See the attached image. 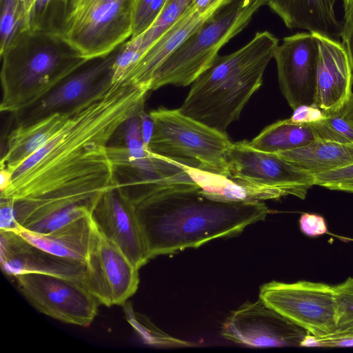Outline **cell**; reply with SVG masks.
<instances>
[{"instance_id": "6da1fadb", "label": "cell", "mask_w": 353, "mask_h": 353, "mask_svg": "<svg viewBox=\"0 0 353 353\" xmlns=\"http://www.w3.org/2000/svg\"><path fill=\"white\" fill-rule=\"evenodd\" d=\"M150 87L116 83L101 98L74 112L41 149L12 172L1 199L41 196L92 201L115 187L107 147L131 117L144 110Z\"/></svg>"}, {"instance_id": "7a4b0ae2", "label": "cell", "mask_w": 353, "mask_h": 353, "mask_svg": "<svg viewBox=\"0 0 353 353\" xmlns=\"http://www.w3.org/2000/svg\"><path fill=\"white\" fill-rule=\"evenodd\" d=\"M148 259L232 237L270 213L262 201H223L199 186L169 189L132 203Z\"/></svg>"}, {"instance_id": "3957f363", "label": "cell", "mask_w": 353, "mask_h": 353, "mask_svg": "<svg viewBox=\"0 0 353 353\" xmlns=\"http://www.w3.org/2000/svg\"><path fill=\"white\" fill-rule=\"evenodd\" d=\"M278 46L279 39L265 30L256 32L233 53L218 56L192 83L179 111L226 133L261 86L264 71Z\"/></svg>"}, {"instance_id": "277c9868", "label": "cell", "mask_w": 353, "mask_h": 353, "mask_svg": "<svg viewBox=\"0 0 353 353\" xmlns=\"http://www.w3.org/2000/svg\"><path fill=\"white\" fill-rule=\"evenodd\" d=\"M1 112L37 101L88 61L57 31L26 29L0 54Z\"/></svg>"}, {"instance_id": "5b68a950", "label": "cell", "mask_w": 353, "mask_h": 353, "mask_svg": "<svg viewBox=\"0 0 353 353\" xmlns=\"http://www.w3.org/2000/svg\"><path fill=\"white\" fill-rule=\"evenodd\" d=\"M267 0H234L190 35L157 68L150 91L188 86L209 68L219 50L242 31Z\"/></svg>"}, {"instance_id": "8992f818", "label": "cell", "mask_w": 353, "mask_h": 353, "mask_svg": "<svg viewBox=\"0 0 353 353\" xmlns=\"http://www.w3.org/2000/svg\"><path fill=\"white\" fill-rule=\"evenodd\" d=\"M123 145H108L115 186L134 203L169 189L199 186L187 167L156 154L145 146L140 114L121 126Z\"/></svg>"}, {"instance_id": "52a82bcc", "label": "cell", "mask_w": 353, "mask_h": 353, "mask_svg": "<svg viewBox=\"0 0 353 353\" xmlns=\"http://www.w3.org/2000/svg\"><path fill=\"white\" fill-rule=\"evenodd\" d=\"M149 114L154 121L150 151L188 168L228 176L227 156L232 142L227 133L179 109L160 108Z\"/></svg>"}, {"instance_id": "ba28073f", "label": "cell", "mask_w": 353, "mask_h": 353, "mask_svg": "<svg viewBox=\"0 0 353 353\" xmlns=\"http://www.w3.org/2000/svg\"><path fill=\"white\" fill-rule=\"evenodd\" d=\"M228 176L248 192L252 201L293 195L304 199L314 176L246 140L232 143L227 156Z\"/></svg>"}, {"instance_id": "9c48e42d", "label": "cell", "mask_w": 353, "mask_h": 353, "mask_svg": "<svg viewBox=\"0 0 353 353\" xmlns=\"http://www.w3.org/2000/svg\"><path fill=\"white\" fill-rule=\"evenodd\" d=\"M122 44L105 56L88 61L37 101L14 113L17 126L54 114H73L103 96L113 85L112 65Z\"/></svg>"}, {"instance_id": "30bf717a", "label": "cell", "mask_w": 353, "mask_h": 353, "mask_svg": "<svg viewBox=\"0 0 353 353\" xmlns=\"http://www.w3.org/2000/svg\"><path fill=\"white\" fill-rule=\"evenodd\" d=\"M134 1L118 0L70 13L61 34L87 60L105 56L131 38Z\"/></svg>"}, {"instance_id": "8fae6325", "label": "cell", "mask_w": 353, "mask_h": 353, "mask_svg": "<svg viewBox=\"0 0 353 353\" xmlns=\"http://www.w3.org/2000/svg\"><path fill=\"white\" fill-rule=\"evenodd\" d=\"M259 298L315 338L336 332L333 286L301 281H272L261 286Z\"/></svg>"}, {"instance_id": "7c38bea8", "label": "cell", "mask_w": 353, "mask_h": 353, "mask_svg": "<svg viewBox=\"0 0 353 353\" xmlns=\"http://www.w3.org/2000/svg\"><path fill=\"white\" fill-rule=\"evenodd\" d=\"M23 296L39 312L65 323L88 327L99 302L81 282L42 273L13 276Z\"/></svg>"}, {"instance_id": "4fadbf2b", "label": "cell", "mask_w": 353, "mask_h": 353, "mask_svg": "<svg viewBox=\"0 0 353 353\" xmlns=\"http://www.w3.org/2000/svg\"><path fill=\"white\" fill-rule=\"evenodd\" d=\"M83 285L107 307L122 305L137 292L139 270L92 222Z\"/></svg>"}, {"instance_id": "5bb4252c", "label": "cell", "mask_w": 353, "mask_h": 353, "mask_svg": "<svg viewBox=\"0 0 353 353\" xmlns=\"http://www.w3.org/2000/svg\"><path fill=\"white\" fill-rule=\"evenodd\" d=\"M221 333L229 341L252 347L303 346L309 334L259 298L232 311Z\"/></svg>"}, {"instance_id": "9a60e30c", "label": "cell", "mask_w": 353, "mask_h": 353, "mask_svg": "<svg viewBox=\"0 0 353 353\" xmlns=\"http://www.w3.org/2000/svg\"><path fill=\"white\" fill-rule=\"evenodd\" d=\"M318 54L317 42L311 32L284 37L274 51L279 87L292 110L314 103Z\"/></svg>"}, {"instance_id": "2e32d148", "label": "cell", "mask_w": 353, "mask_h": 353, "mask_svg": "<svg viewBox=\"0 0 353 353\" xmlns=\"http://www.w3.org/2000/svg\"><path fill=\"white\" fill-rule=\"evenodd\" d=\"M91 218L97 229L138 269L150 261L134 207L118 188L102 194Z\"/></svg>"}, {"instance_id": "e0dca14e", "label": "cell", "mask_w": 353, "mask_h": 353, "mask_svg": "<svg viewBox=\"0 0 353 353\" xmlns=\"http://www.w3.org/2000/svg\"><path fill=\"white\" fill-rule=\"evenodd\" d=\"M0 242L1 264L6 274L13 277L23 273H42L83 283L85 262L47 252L14 231L0 230Z\"/></svg>"}, {"instance_id": "ac0fdd59", "label": "cell", "mask_w": 353, "mask_h": 353, "mask_svg": "<svg viewBox=\"0 0 353 353\" xmlns=\"http://www.w3.org/2000/svg\"><path fill=\"white\" fill-rule=\"evenodd\" d=\"M313 34L319 50L314 105L325 113H338L353 93L350 59L342 43L321 34Z\"/></svg>"}, {"instance_id": "d6986e66", "label": "cell", "mask_w": 353, "mask_h": 353, "mask_svg": "<svg viewBox=\"0 0 353 353\" xmlns=\"http://www.w3.org/2000/svg\"><path fill=\"white\" fill-rule=\"evenodd\" d=\"M217 12L201 13L194 4L147 50L122 82L150 86L157 68L194 32Z\"/></svg>"}, {"instance_id": "ffe728a7", "label": "cell", "mask_w": 353, "mask_h": 353, "mask_svg": "<svg viewBox=\"0 0 353 353\" xmlns=\"http://www.w3.org/2000/svg\"><path fill=\"white\" fill-rule=\"evenodd\" d=\"M336 0H267L287 28L305 29L332 38L341 37L342 23L334 12Z\"/></svg>"}, {"instance_id": "44dd1931", "label": "cell", "mask_w": 353, "mask_h": 353, "mask_svg": "<svg viewBox=\"0 0 353 353\" xmlns=\"http://www.w3.org/2000/svg\"><path fill=\"white\" fill-rule=\"evenodd\" d=\"M72 114H54L26 125L17 126L7 137L0 168L12 172L46 145Z\"/></svg>"}, {"instance_id": "7402d4cb", "label": "cell", "mask_w": 353, "mask_h": 353, "mask_svg": "<svg viewBox=\"0 0 353 353\" xmlns=\"http://www.w3.org/2000/svg\"><path fill=\"white\" fill-rule=\"evenodd\" d=\"M92 230L91 214H88L48 233H36L23 230L17 232L31 243L47 252L85 262Z\"/></svg>"}, {"instance_id": "603a6c76", "label": "cell", "mask_w": 353, "mask_h": 353, "mask_svg": "<svg viewBox=\"0 0 353 353\" xmlns=\"http://www.w3.org/2000/svg\"><path fill=\"white\" fill-rule=\"evenodd\" d=\"M274 154L314 176L353 163V143L316 139L302 147Z\"/></svg>"}, {"instance_id": "cb8c5ba5", "label": "cell", "mask_w": 353, "mask_h": 353, "mask_svg": "<svg viewBox=\"0 0 353 353\" xmlns=\"http://www.w3.org/2000/svg\"><path fill=\"white\" fill-rule=\"evenodd\" d=\"M314 140L309 124L296 123L288 118L266 126L250 143L257 150L278 153L302 147Z\"/></svg>"}, {"instance_id": "d4e9b609", "label": "cell", "mask_w": 353, "mask_h": 353, "mask_svg": "<svg viewBox=\"0 0 353 353\" xmlns=\"http://www.w3.org/2000/svg\"><path fill=\"white\" fill-rule=\"evenodd\" d=\"M195 0H168L162 11L143 34L140 51L143 54L165 31L174 24L193 6Z\"/></svg>"}, {"instance_id": "484cf974", "label": "cell", "mask_w": 353, "mask_h": 353, "mask_svg": "<svg viewBox=\"0 0 353 353\" xmlns=\"http://www.w3.org/2000/svg\"><path fill=\"white\" fill-rule=\"evenodd\" d=\"M0 54L27 29L22 0H0Z\"/></svg>"}, {"instance_id": "4316f807", "label": "cell", "mask_w": 353, "mask_h": 353, "mask_svg": "<svg viewBox=\"0 0 353 353\" xmlns=\"http://www.w3.org/2000/svg\"><path fill=\"white\" fill-rule=\"evenodd\" d=\"M127 321L145 343L157 346H191L188 341L172 337L156 327L145 316L134 311L127 302L121 305Z\"/></svg>"}, {"instance_id": "83f0119b", "label": "cell", "mask_w": 353, "mask_h": 353, "mask_svg": "<svg viewBox=\"0 0 353 353\" xmlns=\"http://www.w3.org/2000/svg\"><path fill=\"white\" fill-rule=\"evenodd\" d=\"M71 1L35 0L28 29L57 31L53 22L54 21L61 32V27L57 22L59 19L56 16L60 14L65 20Z\"/></svg>"}, {"instance_id": "f1b7e54d", "label": "cell", "mask_w": 353, "mask_h": 353, "mask_svg": "<svg viewBox=\"0 0 353 353\" xmlns=\"http://www.w3.org/2000/svg\"><path fill=\"white\" fill-rule=\"evenodd\" d=\"M315 139L353 143V127L338 113H325L322 119L309 123Z\"/></svg>"}, {"instance_id": "f546056e", "label": "cell", "mask_w": 353, "mask_h": 353, "mask_svg": "<svg viewBox=\"0 0 353 353\" xmlns=\"http://www.w3.org/2000/svg\"><path fill=\"white\" fill-rule=\"evenodd\" d=\"M336 330L334 333L353 332V278L333 286ZM334 334V333H333Z\"/></svg>"}, {"instance_id": "4dcf8cb0", "label": "cell", "mask_w": 353, "mask_h": 353, "mask_svg": "<svg viewBox=\"0 0 353 353\" xmlns=\"http://www.w3.org/2000/svg\"><path fill=\"white\" fill-rule=\"evenodd\" d=\"M141 40L139 37L124 42L112 65V83L122 82L128 71L141 58Z\"/></svg>"}, {"instance_id": "1f68e13d", "label": "cell", "mask_w": 353, "mask_h": 353, "mask_svg": "<svg viewBox=\"0 0 353 353\" xmlns=\"http://www.w3.org/2000/svg\"><path fill=\"white\" fill-rule=\"evenodd\" d=\"M314 185L353 193V163L314 175Z\"/></svg>"}, {"instance_id": "d6a6232c", "label": "cell", "mask_w": 353, "mask_h": 353, "mask_svg": "<svg viewBox=\"0 0 353 353\" xmlns=\"http://www.w3.org/2000/svg\"><path fill=\"white\" fill-rule=\"evenodd\" d=\"M303 346L352 347L353 332L334 333L323 338H315L308 334Z\"/></svg>"}, {"instance_id": "836d02e7", "label": "cell", "mask_w": 353, "mask_h": 353, "mask_svg": "<svg viewBox=\"0 0 353 353\" xmlns=\"http://www.w3.org/2000/svg\"><path fill=\"white\" fill-rule=\"evenodd\" d=\"M301 230L306 235L316 236L327 232L326 223L323 216L310 213H303L299 219Z\"/></svg>"}, {"instance_id": "e575fe53", "label": "cell", "mask_w": 353, "mask_h": 353, "mask_svg": "<svg viewBox=\"0 0 353 353\" xmlns=\"http://www.w3.org/2000/svg\"><path fill=\"white\" fill-rule=\"evenodd\" d=\"M341 37L343 40L342 44L349 57L353 74V3L345 9Z\"/></svg>"}, {"instance_id": "d590c367", "label": "cell", "mask_w": 353, "mask_h": 353, "mask_svg": "<svg viewBox=\"0 0 353 353\" xmlns=\"http://www.w3.org/2000/svg\"><path fill=\"white\" fill-rule=\"evenodd\" d=\"M293 110L290 119L299 123H312L322 119L325 116L324 111L314 105H302Z\"/></svg>"}, {"instance_id": "8d00e7d4", "label": "cell", "mask_w": 353, "mask_h": 353, "mask_svg": "<svg viewBox=\"0 0 353 353\" xmlns=\"http://www.w3.org/2000/svg\"><path fill=\"white\" fill-rule=\"evenodd\" d=\"M0 222V230L17 232L20 230L15 219L12 203L10 200L1 199Z\"/></svg>"}, {"instance_id": "74e56055", "label": "cell", "mask_w": 353, "mask_h": 353, "mask_svg": "<svg viewBox=\"0 0 353 353\" xmlns=\"http://www.w3.org/2000/svg\"><path fill=\"white\" fill-rule=\"evenodd\" d=\"M154 0H135L133 12L132 34L137 37L143 33V24L147 12Z\"/></svg>"}, {"instance_id": "f35d334b", "label": "cell", "mask_w": 353, "mask_h": 353, "mask_svg": "<svg viewBox=\"0 0 353 353\" xmlns=\"http://www.w3.org/2000/svg\"><path fill=\"white\" fill-rule=\"evenodd\" d=\"M141 128L145 146L148 148L154 130V121L150 114L143 111L140 115Z\"/></svg>"}, {"instance_id": "ab89813d", "label": "cell", "mask_w": 353, "mask_h": 353, "mask_svg": "<svg viewBox=\"0 0 353 353\" xmlns=\"http://www.w3.org/2000/svg\"><path fill=\"white\" fill-rule=\"evenodd\" d=\"M118 0H72L68 14L81 10L90 6L112 3Z\"/></svg>"}, {"instance_id": "60d3db41", "label": "cell", "mask_w": 353, "mask_h": 353, "mask_svg": "<svg viewBox=\"0 0 353 353\" xmlns=\"http://www.w3.org/2000/svg\"><path fill=\"white\" fill-rule=\"evenodd\" d=\"M342 117L353 127V93L341 111Z\"/></svg>"}, {"instance_id": "b9f144b4", "label": "cell", "mask_w": 353, "mask_h": 353, "mask_svg": "<svg viewBox=\"0 0 353 353\" xmlns=\"http://www.w3.org/2000/svg\"><path fill=\"white\" fill-rule=\"evenodd\" d=\"M0 168V191L2 192L10 185L12 172L6 168Z\"/></svg>"}, {"instance_id": "7bdbcfd3", "label": "cell", "mask_w": 353, "mask_h": 353, "mask_svg": "<svg viewBox=\"0 0 353 353\" xmlns=\"http://www.w3.org/2000/svg\"><path fill=\"white\" fill-rule=\"evenodd\" d=\"M26 18V26L28 28L29 21L35 0H22Z\"/></svg>"}, {"instance_id": "ee69618b", "label": "cell", "mask_w": 353, "mask_h": 353, "mask_svg": "<svg viewBox=\"0 0 353 353\" xmlns=\"http://www.w3.org/2000/svg\"><path fill=\"white\" fill-rule=\"evenodd\" d=\"M344 8H347L352 3L353 0H343Z\"/></svg>"}, {"instance_id": "f6af8a7d", "label": "cell", "mask_w": 353, "mask_h": 353, "mask_svg": "<svg viewBox=\"0 0 353 353\" xmlns=\"http://www.w3.org/2000/svg\"><path fill=\"white\" fill-rule=\"evenodd\" d=\"M224 1H225V3L228 5L234 0H224Z\"/></svg>"}]
</instances>
